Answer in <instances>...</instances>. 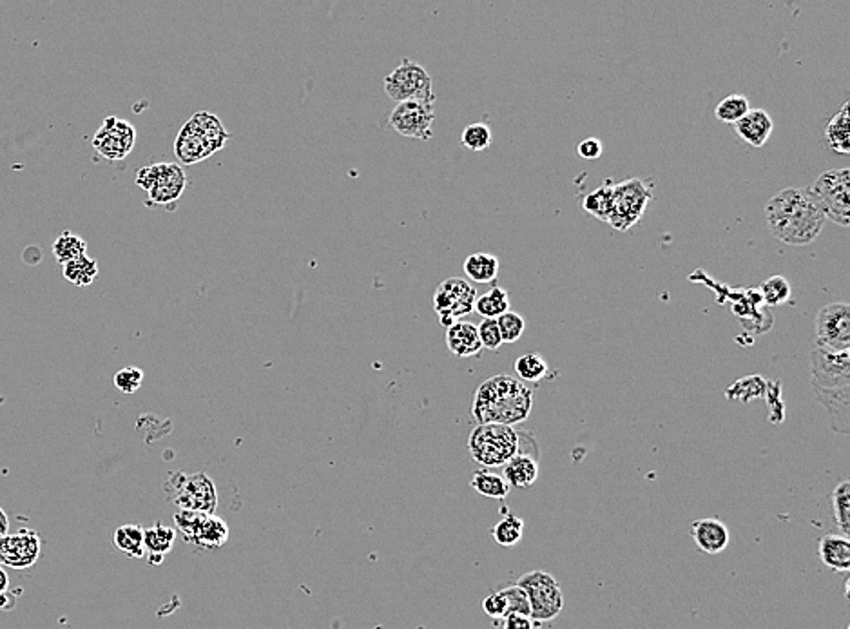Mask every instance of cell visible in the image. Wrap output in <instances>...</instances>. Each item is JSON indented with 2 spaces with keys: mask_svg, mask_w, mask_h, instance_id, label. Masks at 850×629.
I'll use <instances>...</instances> for the list:
<instances>
[{
  "mask_svg": "<svg viewBox=\"0 0 850 629\" xmlns=\"http://www.w3.org/2000/svg\"><path fill=\"white\" fill-rule=\"evenodd\" d=\"M749 113V98L743 94L725 96L714 110V117L723 124H736Z\"/></svg>",
  "mask_w": 850,
  "mask_h": 629,
  "instance_id": "obj_37",
  "label": "cell"
},
{
  "mask_svg": "<svg viewBox=\"0 0 850 629\" xmlns=\"http://www.w3.org/2000/svg\"><path fill=\"white\" fill-rule=\"evenodd\" d=\"M848 102H845L841 110L830 119L825 129V142L827 146L837 155L850 153V126H848Z\"/></svg>",
  "mask_w": 850,
  "mask_h": 629,
  "instance_id": "obj_25",
  "label": "cell"
},
{
  "mask_svg": "<svg viewBox=\"0 0 850 629\" xmlns=\"http://www.w3.org/2000/svg\"><path fill=\"white\" fill-rule=\"evenodd\" d=\"M517 586L527 595L531 607L529 616L536 624L552 622L562 613L564 595L559 580L552 573L545 570L527 571L517 580Z\"/></svg>",
  "mask_w": 850,
  "mask_h": 629,
  "instance_id": "obj_7",
  "label": "cell"
},
{
  "mask_svg": "<svg viewBox=\"0 0 850 629\" xmlns=\"http://www.w3.org/2000/svg\"><path fill=\"white\" fill-rule=\"evenodd\" d=\"M174 527L176 534H180L185 543L201 550L222 548L231 536L227 522L217 513L178 509L174 513Z\"/></svg>",
  "mask_w": 850,
  "mask_h": 629,
  "instance_id": "obj_8",
  "label": "cell"
},
{
  "mask_svg": "<svg viewBox=\"0 0 850 629\" xmlns=\"http://www.w3.org/2000/svg\"><path fill=\"white\" fill-rule=\"evenodd\" d=\"M506 483L509 488H529L534 486L539 479V457L531 456L526 452H520L513 456L506 465H504V475Z\"/></svg>",
  "mask_w": 850,
  "mask_h": 629,
  "instance_id": "obj_23",
  "label": "cell"
},
{
  "mask_svg": "<svg viewBox=\"0 0 850 629\" xmlns=\"http://www.w3.org/2000/svg\"><path fill=\"white\" fill-rule=\"evenodd\" d=\"M483 611L493 620H502L508 615V600H506L504 591L500 589V591L490 593L483 600Z\"/></svg>",
  "mask_w": 850,
  "mask_h": 629,
  "instance_id": "obj_44",
  "label": "cell"
},
{
  "mask_svg": "<svg viewBox=\"0 0 850 629\" xmlns=\"http://www.w3.org/2000/svg\"><path fill=\"white\" fill-rule=\"evenodd\" d=\"M816 399L825 406L830 429L841 436L850 434V388L814 390Z\"/></svg>",
  "mask_w": 850,
  "mask_h": 629,
  "instance_id": "obj_19",
  "label": "cell"
},
{
  "mask_svg": "<svg viewBox=\"0 0 850 629\" xmlns=\"http://www.w3.org/2000/svg\"><path fill=\"white\" fill-rule=\"evenodd\" d=\"M176 530L165 527L162 522H155L153 527L144 528V546L146 555L153 566L164 563V557L174 548L176 543Z\"/></svg>",
  "mask_w": 850,
  "mask_h": 629,
  "instance_id": "obj_24",
  "label": "cell"
},
{
  "mask_svg": "<svg viewBox=\"0 0 850 629\" xmlns=\"http://www.w3.org/2000/svg\"><path fill=\"white\" fill-rule=\"evenodd\" d=\"M436 120L434 103L429 102H401L390 113V128L406 138L430 140L434 137L432 126Z\"/></svg>",
  "mask_w": 850,
  "mask_h": 629,
  "instance_id": "obj_14",
  "label": "cell"
},
{
  "mask_svg": "<svg viewBox=\"0 0 850 629\" xmlns=\"http://www.w3.org/2000/svg\"><path fill=\"white\" fill-rule=\"evenodd\" d=\"M536 622L527 615L509 613L502 618V629H536Z\"/></svg>",
  "mask_w": 850,
  "mask_h": 629,
  "instance_id": "obj_46",
  "label": "cell"
},
{
  "mask_svg": "<svg viewBox=\"0 0 850 629\" xmlns=\"http://www.w3.org/2000/svg\"><path fill=\"white\" fill-rule=\"evenodd\" d=\"M810 376L814 390L850 388V356L848 352H827L814 349L810 352Z\"/></svg>",
  "mask_w": 850,
  "mask_h": 629,
  "instance_id": "obj_15",
  "label": "cell"
},
{
  "mask_svg": "<svg viewBox=\"0 0 850 629\" xmlns=\"http://www.w3.org/2000/svg\"><path fill=\"white\" fill-rule=\"evenodd\" d=\"M96 276H98V263L87 254L64 265V278L76 287L91 285L96 279Z\"/></svg>",
  "mask_w": 850,
  "mask_h": 629,
  "instance_id": "obj_36",
  "label": "cell"
},
{
  "mask_svg": "<svg viewBox=\"0 0 850 629\" xmlns=\"http://www.w3.org/2000/svg\"><path fill=\"white\" fill-rule=\"evenodd\" d=\"M767 390V381L762 376H748L741 377L736 383H732L725 395L729 401H739V403H749L753 399L764 397Z\"/></svg>",
  "mask_w": 850,
  "mask_h": 629,
  "instance_id": "obj_32",
  "label": "cell"
},
{
  "mask_svg": "<svg viewBox=\"0 0 850 629\" xmlns=\"http://www.w3.org/2000/svg\"><path fill=\"white\" fill-rule=\"evenodd\" d=\"M465 274L475 283H493L499 276V258L488 252H475L465 260Z\"/></svg>",
  "mask_w": 850,
  "mask_h": 629,
  "instance_id": "obj_26",
  "label": "cell"
},
{
  "mask_svg": "<svg viewBox=\"0 0 850 629\" xmlns=\"http://www.w3.org/2000/svg\"><path fill=\"white\" fill-rule=\"evenodd\" d=\"M447 345L457 358H477L483 352L477 325L463 320L447 329Z\"/></svg>",
  "mask_w": 850,
  "mask_h": 629,
  "instance_id": "obj_21",
  "label": "cell"
},
{
  "mask_svg": "<svg viewBox=\"0 0 850 629\" xmlns=\"http://www.w3.org/2000/svg\"><path fill=\"white\" fill-rule=\"evenodd\" d=\"M764 215L773 236L792 247L812 244L827 222L807 187L782 189L767 201Z\"/></svg>",
  "mask_w": 850,
  "mask_h": 629,
  "instance_id": "obj_1",
  "label": "cell"
},
{
  "mask_svg": "<svg viewBox=\"0 0 850 629\" xmlns=\"http://www.w3.org/2000/svg\"><path fill=\"white\" fill-rule=\"evenodd\" d=\"M819 561L832 571L850 570V541L841 534H827L818 543Z\"/></svg>",
  "mask_w": 850,
  "mask_h": 629,
  "instance_id": "obj_22",
  "label": "cell"
},
{
  "mask_svg": "<svg viewBox=\"0 0 850 629\" xmlns=\"http://www.w3.org/2000/svg\"><path fill=\"white\" fill-rule=\"evenodd\" d=\"M470 486L483 497H488V499H506L509 495V484L506 483V479L499 474H493V472H488V470H479L472 475V481H470Z\"/></svg>",
  "mask_w": 850,
  "mask_h": 629,
  "instance_id": "obj_29",
  "label": "cell"
},
{
  "mask_svg": "<svg viewBox=\"0 0 850 629\" xmlns=\"http://www.w3.org/2000/svg\"><path fill=\"white\" fill-rule=\"evenodd\" d=\"M691 536L696 548L707 555H718L727 550L730 543L729 528L725 522L716 517L696 518L691 524Z\"/></svg>",
  "mask_w": 850,
  "mask_h": 629,
  "instance_id": "obj_18",
  "label": "cell"
},
{
  "mask_svg": "<svg viewBox=\"0 0 850 629\" xmlns=\"http://www.w3.org/2000/svg\"><path fill=\"white\" fill-rule=\"evenodd\" d=\"M169 499L187 511L215 513L218 508V490L212 479L203 474H171L165 484Z\"/></svg>",
  "mask_w": 850,
  "mask_h": 629,
  "instance_id": "obj_6",
  "label": "cell"
},
{
  "mask_svg": "<svg viewBox=\"0 0 850 629\" xmlns=\"http://www.w3.org/2000/svg\"><path fill=\"white\" fill-rule=\"evenodd\" d=\"M10 532V518L6 515V511L0 508V541H3Z\"/></svg>",
  "mask_w": 850,
  "mask_h": 629,
  "instance_id": "obj_47",
  "label": "cell"
},
{
  "mask_svg": "<svg viewBox=\"0 0 850 629\" xmlns=\"http://www.w3.org/2000/svg\"><path fill=\"white\" fill-rule=\"evenodd\" d=\"M135 128L119 117H108L93 138L94 151L110 162L124 160L135 147Z\"/></svg>",
  "mask_w": 850,
  "mask_h": 629,
  "instance_id": "obj_16",
  "label": "cell"
},
{
  "mask_svg": "<svg viewBox=\"0 0 850 629\" xmlns=\"http://www.w3.org/2000/svg\"><path fill=\"white\" fill-rule=\"evenodd\" d=\"M13 607H15V597H13L12 593L6 591V593L0 595V609H3V611H10V609H13Z\"/></svg>",
  "mask_w": 850,
  "mask_h": 629,
  "instance_id": "obj_48",
  "label": "cell"
},
{
  "mask_svg": "<svg viewBox=\"0 0 850 629\" xmlns=\"http://www.w3.org/2000/svg\"><path fill=\"white\" fill-rule=\"evenodd\" d=\"M8 588H10V577H8L6 570H4L3 566H0V595L6 593Z\"/></svg>",
  "mask_w": 850,
  "mask_h": 629,
  "instance_id": "obj_49",
  "label": "cell"
},
{
  "mask_svg": "<svg viewBox=\"0 0 850 629\" xmlns=\"http://www.w3.org/2000/svg\"><path fill=\"white\" fill-rule=\"evenodd\" d=\"M515 372H517V379L522 381V383H537L541 379L546 377L550 367L546 363V359L537 354V352H531V354H524L520 356L515 365H513Z\"/></svg>",
  "mask_w": 850,
  "mask_h": 629,
  "instance_id": "obj_34",
  "label": "cell"
},
{
  "mask_svg": "<svg viewBox=\"0 0 850 629\" xmlns=\"http://www.w3.org/2000/svg\"><path fill=\"white\" fill-rule=\"evenodd\" d=\"M846 629H850V627H846Z\"/></svg>",
  "mask_w": 850,
  "mask_h": 629,
  "instance_id": "obj_51",
  "label": "cell"
},
{
  "mask_svg": "<svg viewBox=\"0 0 850 629\" xmlns=\"http://www.w3.org/2000/svg\"><path fill=\"white\" fill-rule=\"evenodd\" d=\"M229 138L231 133L224 128L217 115L199 111L192 115L178 133L174 155L182 164L192 165L224 149Z\"/></svg>",
  "mask_w": 850,
  "mask_h": 629,
  "instance_id": "obj_3",
  "label": "cell"
},
{
  "mask_svg": "<svg viewBox=\"0 0 850 629\" xmlns=\"http://www.w3.org/2000/svg\"><path fill=\"white\" fill-rule=\"evenodd\" d=\"M577 153L584 160H598L604 153V144L598 138H586L579 144Z\"/></svg>",
  "mask_w": 850,
  "mask_h": 629,
  "instance_id": "obj_45",
  "label": "cell"
},
{
  "mask_svg": "<svg viewBox=\"0 0 850 629\" xmlns=\"http://www.w3.org/2000/svg\"><path fill=\"white\" fill-rule=\"evenodd\" d=\"M477 332H479V340H481L483 349L499 350L502 347V338H500V332H499L497 320H483L481 325L477 327Z\"/></svg>",
  "mask_w": 850,
  "mask_h": 629,
  "instance_id": "obj_42",
  "label": "cell"
},
{
  "mask_svg": "<svg viewBox=\"0 0 850 629\" xmlns=\"http://www.w3.org/2000/svg\"><path fill=\"white\" fill-rule=\"evenodd\" d=\"M475 312L484 320H497L504 312L509 310V296L500 287H491L486 294L475 299Z\"/></svg>",
  "mask_w": 850,
  "mask_h": 629,
  "instance_id": "obj_31",
  "label": "cell"
},
{
  "mask_svg": "<svg viewBox=\"0 0 850 629\" xmlns=\"http://www.w3.org/2000/svg\"><path fill=\"white\" fill-rule=\"evenodd\" d=\"M807 190L825 220L841 227L850 226V171L846 167L825 171Z\"/></svg>",
  "mask_w": 850,
  "mask_h": 629,
  "instance_id": "obj_5",
  "label": "cell"
},
{
  "mask_svg": "<svg viewBox=\"0 0 850 629\" xmlns=\"http://www.w3.org/2000/svg\"><path fill=\"white\" fill-rule=\"evenodd\" d=\"M816 349L827 352H848L850 349V305L828 303L819 308L814 327Z\"/></svg>",
  "mask_w": 850,
  "mask_h": 629,
  "instance_id": "obj_12",
  "label": "cell"
},
{
  "mask_svg": "<svg viewBox=\"0 0 850 629\" xmlns=\"http://www.w3.org/2000/svg\"><path fill=\"white\" fill-rule=\"evenodd\" d=\"M85 252H87L85 240L80 238L78 235L71 233V231L62 233L53 244V256L62 265H66V263H69V261H73L80 256H85Z\"/></svg>",
  "mask_w": 850,
  "mask_h": 629,
  "instance_id": "obj_35",
  "label": "cell"
},
{
  "mask_svg": "<svg viewBox=\"0 0 850 629\" xmlns=\"http://www.w3.org/2000/svg\"><path fill=\"white\" fill-rule=\"evenodd\" d=\"M497 325H499L502 343H515L522 338L526 322H524V318L520 316V314H517L513 310H508V312L502 314V316L497 318Z\"/></svg>",
  "mask_w": 850,
  "mask_h": 629,
  "instance_id": "obj_39",
  "label": "cell"
},
{
  "mask_svg": "<svg viewBox=\"0 0 850 629\" xmlns=\"http://www.w3.org/2000/svg\"><path fill=\"white\" fill-rule=\"evenodd\" d=\"M385 93L394 102H436L434 84L429 71L410 58H403L401 64L385 76Z\"/></svg>",
  "mask_w": 850,
  "mask_h": 629,
  "instance_id": "obj_10",
  "label": "cell"
},
{
  "mask_svg": "<svg viewBox=\"0 0 850 629\" xmlns=\"http://www.w3.org/2000/svg\"><path fill=\"white\" fill-rule=\"evenodd\" d=\"M144 383V372L137 367H128V368H122L115 374V386L122 392V394H135L140 390Z\"/></svg>",
  "mask_w": 850,
  "mask_h": 629,
  "instance_id": "obj_41",
  "label": "cell"
},
{
  "mask_svg": "<svg viewBox=\"0 0 850 629\" xmlns=\"http://www.w3.org/2000/svg\"><path fill=\"white\" fill-rule=\"evenodd\" d=\"M113 543L117 550L131 559H142L146 557V546H144V528L138 527V524H124V527L117 528L113 536Z\"/></svg>",
  "mask_w": 850,
  "mask_h": 629,
  "instance_id": "obj_28",
  "label": "cell"
},
{
  "mask_svg": "<svg viewBox=\"0 0 850 629\" xmlns=\"http://www.w3.org/2000/svg\"><path fill=\"white\" fill-rule=\"evenodd\" d=\"M3 548V564L13 570L31 568L40 559V537L33 530H21L17 534H8L0 541Z\"/></svg>",
  "mask_w": 850,
  "mask_h": 629,
  "instance_id": "obj_17",
  "label": "cell"
},
{
  "mask_svg": "<svg viewBox=\"0 0 850 629\" xmlns=\"http://www.w3.org/2000/svg\"><path fill=\"white\" fill-rule=\"evenodd\" d=\"M0 564H3V548H0Z\"/></svg>",
  "mask_w": 850,
  "mask_h": 629,
  "instance_id": "obj_50",
  "label": "cell"
},
{
  "mask_svg": "<svg viewBox=\"0 0 850 629\" xmlns=\"http://www.w3.org/2000/svg\"><path fill=\"white\" fill-rule=\"evenodd\" d=\"M534 408V388L509 376H493L479 385L472 415L479 425L515 427Z\"/></svg>",
  "mask_w": 850,
  "mask_h": 629,
  "instance_id": "obj_2",
  "label": "cell"
},
{
  "mask_svg": "<svg viewBox=\"0 0 850 629\" xmlns=\"http://www.w3.org/2000/svg\"><path fill=\"white\" fill-rule=\"evenodd\" d=\"M832 501V511L837 528L841 530V536L848 537L850 534V483L843 479L841 483L836 484L830 495Z\"/></svg>",
  "mask_w": 850,
  "mask_h": 629,
  "instance_id": "obj_33",
  "label": "cell"
},
{
  "mask_svg": "<svg viewBox=\"0 0 850 629\" xmlns=\"http://www.w3.org/2000/svg\"><path fill=\"white\" fill-rule=\"evenodd\" d=\"M137 185L149 194V201L153 205L165 207L180 199L187 185V176L182 165L171 162H158L142 167L137 173Z\"/></svg>",
  "mask_w": 850,
  "mask_h": 629,
  "instance_id": "obj_11",
  "label": "cell"
},
{
  "mask_svg": "<svg viewBox=\"0 0 850 629\" xmlns=\"http://www.w3.org/2000/svg\"><path fill=\"white\" fill-rule=\"evenodd\" d=\"M791 294H792L791 283L784 276H771L760 287L762 301L764 305H769V306H780V305L789 303Z\"/></svg>",
  "mask_w": 850,
  "mask_h": 629,
  "instance_id": "obj_38",
  "label": "cell"
},
{
  "mask_svg": "<svg viewBox=\"0 0 850 629\" xmlns=\"http://www.w3.org/2000/svg\"><path fill=\"white\" fill-rule=\"evenodd\" d=\"M491 536H493V541L504 548H513L520 545L524 537V518L513 513H506L493 527Z\"/></svg>",
  "mask_w": 850,
  "mask_h": 629,
  "instance_id": "obj_30",
  "label": "cell"
},
{
  "mask_svg": "<svg viewBox=\"0 0 850 629\" xmlns=\"http://www.w3.org/2000/svg\"><path fill=\"white\" fill-rule=\"evenodd\" d=\"M651 198L653 187L642 178H627L616 183L613 196V213L607 224L615 231H629L633 226L642 220Z\"/></svg>",
  "mask_w": 850,
  "mask_h": 629,
  "instance_id": "obj_9",
  "label": "cell"
},
{
  "mask_svg": "<svg viewBox=\"0 0 850 629\" xmlns=\"http://www.w3.org/2000/svg\"><path fill=\"white\" fill-rule=\"evenodd\" d=\"M734 131L743 142H748L749 146L764 147L775 131V124L767 111L749 110L746 117L739 119L734 124Z\"/></svg>",
  "mask_w": 850,
  "mask_h": 629,
  "instance_id": "obj_20",
  "label": "cell"
},
{
  "mask_svg": "<svg viewBox=\"0 0 850 629\" xmlns=\"http://www.w3.org/2000/svg\"><path fill=\"white\" fill-rule=\"evenodd\" d=\"M461 144L470 151H484L491 146V129L486 124H470L461 135Z\"/></svg>",
  "mask_w": 850,
  "mask_h": 629,
  "instance_id": "obj_40",
  "label": "cell"
},
{
  "mask_svg": "<svg viewBox=\"0 0 850 629\" xmlns=\"http://www.w3.org/2000/svg\"><path fill=\"white\" fill-rule=\"evenodd\" d=\"M475 299H477V292L474 285H470L466 279L463 278L445 279L434 294V310L439 316V323L448 329L461 318L468 316L475 306Z\"/></svg>",
  "mask_w": 850,
  "mask_h": 629,
  "instance_id": "obj_13",
  "label": "cell"
},
{
  "mask_svg": "<svg viewBox=\"0 0 850 629\" xmlns=\"http://www.w3.org/2000/svg\"><path fill=\"white\" fill-rule=\"evenodd\" d=\"M613 196H615V185L611 182L602 183L600 187L586 194L582 201L584 211L589 213L593 218L607 224L613 213Z\"/></svg>",
  "mask_w": 850,
  "mask_h": 629,
  "instance_id": "obj_27",
  "label": "cell"
},
{
  "mask_svg": "<svg viewBox=\"0 0 850 629\" xmlns=\"http://www.w3.org/2000/svg\"><path fill=\"white\" fill-rule=\"evenodd\" d=\"M502 591H504L506 600H508V615H509V613H517V615H527V616H529L531 607H529L527 595L524 593L522 588H518L517 584H513V586L504 588Z\"/></svg>",
  "mask_w": 850,
  "mask_h": 629,
  "instance_id": "obj_43",
  "label": "cell"
},
{
  "mask_svg": "<svg viewBox=\"0 0 850 629\" xmlns=\"http://www.w3.org/2000/svg\"><path fill=\"white\" fill-rule=\"evenodd\" d=\"M468 450L484 468L504 466L520 450V436L506 425H477L468 438Z\"/></svg>",
  "mask_w": 850,
  "mask_h": 629,
  "instance_id": "obj_4",
  "label": "cell"
}]
</instances>
